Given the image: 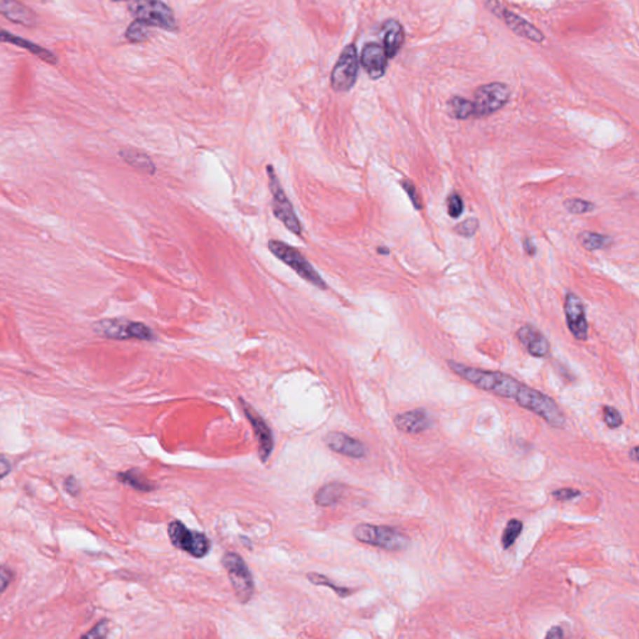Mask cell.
<instances>
[{"label":"cell","mask_w":639,"mask_h":639,"mask_svg":"<svg viewBox=\"0 0 639 639\" xmlns=\"http://www.w3.org/2000/svg\"><path fill=\"white\" fill-rule=\"evenodd\" d=\"M578 241L588 252L605 249L611 244V239L608 236L589 233V231H582L581 234L578 235Z\"/></svg>","instance_id":"obj_22"},{"label":"cell","mask_w":639,"mask_h":639,"mask_svg":"<svg viewBox=\"0 0 639 639\" xmlns=\"http://www.w3.org/2000/svg\"><path fill=\"white\" fill-rule=\"evenodd\" d=\"M497 15L502 18L504 23L507 24L508 28L511 29L514 34L531 40L533 43H542L544 40V35L541 33V30H538L535 25L525 22L523 18L518 17L517 14L502 8Z\"/></svg>","instance_id":"obj_17"},{"label":"cell","mask_w":639,"mask_h":639,"mask_svg":"<svg viewBox=\"0 0 639 639\" xmlns=\"http://www.w3.org/2000/svg\"><path fill=\"white\" fill-rule=\"evenodd\" d=\"M359 74V55L357 49L354 44H348L343 48V52L338 57L335 67L332 69L331 84L332 90L337 92H348L356 83Z\"/></svg>","instance_id":"obj_5"},{"label":"cell","mask_w":639,"mask_h":639,"mask_svg":"<svg viewBox=\"0 0 639 639\" xmlns=\"http://www.w3.org/2000/svg\"><path fill=\"white\" fill-rule=\"evenodd\" d=\"M114 1H129V0H114Z\"/></svg>","instance_id":"obj_41"},{"label":"cell","mask_w":639,"mask_h":639,"mask_svg":"<svg viewBox=\"0 0 639 639\" xmlns=\"http://www.w3.org/2000/svg\"><path fill=\"white\" fill-rule=\"evenodd\" d=\"M308 579H310V582H312L314 584L331 587L332 589H334L338 596H341V597H348V596L352 593L351 589H348V588L337 587L336 584L334 586L332 583L329 582V578H326V577L324 576H320V575H316V573L308 575Z\"/></svg>","instance_id":"obj_29"},{"label":"cell","mask_w":639,"mask_h":639,"mask_svg":"<svg viewBox=\"0 0 639 639\" xmlns=\"http://www.w3.org/2000/svg\"><path fill=\"white\" fill-rule=\"evenodd\" d=\"M0 41L9 43V44L19 46V48H23L27 52L32 53L33 55L40 57L43 62L50 64V65H57V57L54 53L48 50L43 46L35 44L30 40L24 39V38L18 36V35L12 34V33H8L4 29H0Z\"/></svg>","instance_id":"obj_19"},{"label":"cell","mask_w":639,"mask_h":639,"mask_svg":"<svg viewBox=\"0 0 639 639\" xmlns=\"http://www.w3.org/2000/svg\"><path fill=\"white\" fill-rule=\"evenodd\" d=\"M447 364L452 372L462 377L468 383H472L476 387L481 388L483 391H488L503 399H514L517 404L527 388L525 385L518 383L514 377L502 373V372L486 371L481 369L468 367V366L458 364L452 359L447 361Z\"/></svg>","instance_id":"obj_1"},{"label":"cell","mask_w":639,"mask_h":639,"mask_svg":"<svg viewBox=\"0 0 639 639\" xmlns=\"http://www.w3.org/2000/svg\"><path fill=\"white\" fill-rule=\"evenodd\" d=\"M223 565L228 572L236 597L242 603L249 602L254 594V581L244 559L239 554H226L224 556Z\"/></svg>","instance_id":"obj_8"},{"label":"cell","mask_w":639,"mask_h":639,"mask_svg":"<svg viewBox=\"0 0 639 639\" xmlns=\"http://www.w3.org/2000/svg\"><path fill=\"white\" fill-rule=\"evenodd\" d=\"M354 537L359 542L387 551H402L408 546V538L402 532L385 525H359L354 530Z\"/></svg>","instance_id":"obj_4"},{"label":"cell","mask_w":639,"mask_h":639,"mask_svg":"<svg viewBox=\"0 0 639 639\" xmlns=\"http://www.w3.org/2000/svg\"><path fill=\"white\" fill-rule=\"evenodd\" d=\"M383 49L388 59L399 54L405 43V32L402 25L394 19H390L383 25Z\"/></svg>","instance_id":"obj_20"},{"label":"cell","mask_w":639,"mask_h":639,"mask_svg":"<svg viewBox=\"0 0 639 639\" xmlns=\"http://www.w3.org/2000/svg\"><path fill=\"white\" fill-rule=\"evenodd\" d=\"M65 490L71 493V495H76L79 492V485L76 482V479L74 477H69L65 482Z\"/></svg>","instance_id":"obj_36"},{"label":"cell","mask_w":639,"mask_h":639,"mask_svg":"<svg viewBox=\"0 0 639 639\" xmlns=\"http://www.w3.org/2000/svg\"><path fill=\"white\" fill-rule=\"evenodd\" d=\"M450 108L452 115L457 119H468L474 115V104L463 97H453L450 102Z\"/></svg>","instance_id":"obj_25"},{"label":"cell","mask_w":639,"mask_h":639,"mask_svg":"<svg viewBox=\"0 0 639 639\" xmlns=\"http://www.w3.org/2000/svg\"><path fill=\"white\" fill-rule=\"evenodd\" d=\"M565 210L575 215H582L586 212H592L594 205L589 201L582 199H568L565 201Z\"/></svg>","instance_id":"obj_27"},{"label":"cell","mask_w":639,"mask_h":639,"mask_svg":"<svg viewBox=\"0 0 639 639\" xmlns=\"http://www.w3.org/2000/svg\"><path fill=\"white\" fill-rule=\"evenodd\" d=\"M95 330L102 336L116 340L137 338V340H154V334L148 326L140 322H132L128 320L108 319L95 324Z\"/></svg>","instance_id":"obj_9"},{"label":"cell","mask_w":639,"mask_h":639,"mask_svg":"<svg viewBox=\"0 0 639 639\" xmlns=\"http://www.w3.org/2000/svg\"><path fill=\"white\" fill-rule=\"evenodd\" d=\"M479 226V220L476 217H469V219L465 220L462 223L458 224L456 228H453V231L458 235H461V236L469 238V236H474L477 233Z\"/></svg>","instance_id":"obj_30"},{"label":"cell","mask_w":639,"mask_h":639,"mask_svg":"<svg viewBox=\"0 0 639 639\" xmlns=\"http://www.w3.org/2000/svg\"><path fill=\"white\" fill-rule=\"evenodd\" d=\"M242 406H244V411H245L246 416H247L249 421L252 425V427H254V432H255L257 444H259L260 458L263 461H266L268 457L270 456V453L273 451V446H274L271 431H270L266 422L263 421L261 417L257 415L256 412L252 410L250 406L246 405V404Z\"/></svg>","instance_id":"obj_13"},{"label":"cell","mask_w":639,"mask_h":639,"mask_svg":"<svg viewBox=\"0 0 639 639\" xmlns=\"http://www.w3.org/2000/svg\"><path fill=\"white\" fill-rule=\"evenodd\" d=\"M13 573L8 567L0 565V592H3L12 581Z\"/></svg>","instance_id":"obj_35"},{"label":"cell","mask_w":639,"mask_h":639,"mask_svg":"<svg viewBox=\"0 0 639 639\" xmlns=\"http://www.w3.org/2000/svg\"><path fill=\"white\" fill-rule=\"evenodd\" d=\"M0 14L12 23L24 27H34L38 23V17L33 9L18 0H0Z\"/></svg>","instance_id":"obj_15"},{"label":"cell","mask_w":639,"mask_h":639,"mask_svg":"<svg viewBox=\"0 0 639 639\" xmlns=\"http://www.w3.org/2000/svg\"><path fill=\"white\" fill-rule=\"evenodd\" d=\"M565 319L572 335L577 340L584 341L588 337V322L584 312V306L579 297L575 294H568L565 303Z\"/></svg>","instance_id":"obj_11"},{"label":"cell","mask_w":639,"mask_h":639,"mask_svg":"<svg viewBox=\"0 0 639 639\" xmlns=\"http://www.w3.org/2000/svg\"><path fill=\"white\" fill-rule=\"evenodd\" d=\"M119 479H121V481L125 482L128 485L132 486V487L139 488V490H143V491H150V488H151V486L146 485V482H144L143 479L135 476L134 472L120 474Z\"/></svg>","instance_id":"obj_32"},{"label":"cell","mask_w":639,"mask_h":639,"mask_svg":"<svg viewBox=\"0 0 639 639\" xmlns=\"http://www.w3.org/2000/svg\"><path fill=\"white\" fill-rule=\"evenodd\" d=\"M525 252H527L528 255H533V254H535V246L532 244L531 240H525Z\"/></svg>","instance_id":"obj_39"},{"label":"cell","mask_w":639,"mask_h":639,"mask_svg":"<svg viewBox=\"0 0 639 639\" xmlns=\"http://www.w3.org/2000/svg\"><path fill=\"white\" fill-rule=\"evenodd\" d=\"M565 634H563V629L561 627H554L552 629L548 631V633L546 634V638H562Z\"/></svg>","instance_id":"obj_38"},{"label":"cell","mask_w":639,"mask_h":639,"mask_svg":"<svg viewBox=\"0 0 639 639\" xmlns=\"http://www.w3.org/2000/svg\"><path fill=\"white\" fill-rule=\"evenodd\" d=\"M394 425L399 431L408 434H421L426 431L431 421L426 412L422 410L404 412L394 417Z\"/></svg>","instance_id":"obj_18"},{"label":"cell","mask_w":639,"mask_h":639,"mask_svg":"<svg viewBox=\"0 0 639 639\" xmlns=\"http://www.w3.org/2000/svg\"><path fill=\"white\" fill-rule=\"evenodd\" d=\"M11 472V463L6 461L4 457H0V479L6 477Z\"/></svg>","instance_id":"obj_37"},{"label":"cell","mask_w":639,"mask_h":639,"mask_svg":"<svg viewBox=\"0 0 639 639\" xmlns=\"http://www.w3.org/2000/svg\"><path fill=\"white\" fill-rule=\"evenodd\" d=\"M523 528V523L519 519H509L507 525L504 528L502 535V546L504 549H508L511 546H514L516 540L518 538Z\"/></svg>","instance_id":"obj_26"},{"label":"cell","mask_w":639,"mask_h":639,"mask_svg":"<svg viewBox=\"0 0 639 639\" xmlns=\"http://www.w3.org/2000/svg\"><path fill=\"white\" fill-rule=\"evenodd\" d=\"M268 172L270 190L273 194V212H274L275 217H277L280 221L284 224L291 233L300 236L303 234V228H301L300 220L297 219L290 200L286 196L285 191L281 186L279 179L276 177L271 166H268Z\"/></svg>","instance_id":"obj_6"},{"label":"cell","mask_w":639,"mask_h":639,"mask_svg":"<svg viewBox=\"0 0 639 639\" xmlns=\"http://www.w3.org/2000/svg\"><path fill=\"white\" fill-rule=\"evenodd\" d=\"M150 25H148L146 23H144L142 20H137L135 19L132 22L128 29H126L125 36L126 39L132 43H142V41H145L148 40L149 36H150Z\"/></svg>","instance_id":"obj_24"},{"label":"cell","mask_w":639,"mask_h":639,"mask_svg":"<svg viewBox=\"0 0 639 639\" xmlns=\"http://www.w3.org/2000/svg\"><path fill=\"white\" fill-rule=\"evenodd\" d=\"M519 343L525 346V350L535 357H546L549 354V343L544 335L535 329L533 326H522L517 331Z\"/></svg>","instance_id":"obj_16"},{"label":"cell","mask_w":639,"mask_h":639,"mask_svg":"<svg viewBox=\"0 0 639 639\" xmlns=\"http://www.w3.org/2000/svg\"><path fill=\"white\" fill-rule=\"evenodd\" d=\"M447 212L450 217L456 219L463 212V201L461 196L452 194L447 199Z\"/></svg>","instance_id":"obj_31"},{"label":"cell","mask_w":639,"mask_h":639,"mask_svg":"<svg viewBox=\"0 0 639 639\" xmlns=\"http://www.w3.org/2000/svg\"><path fill=\"white\" fill-rule=\"evenodd\" d=\"M603 420L610 428H618L622 426L623 420L621 412L613 406H603Z\"/></svg>","instance_id":"obj_28"},{"label":"cell","mask_w":639,"mask_h":639,"mask_svg":"<svg viewBox=\"0 0 639 639\" xmlns=\"http://www.w3.org/2000/svg\"><path fill=\"white\" fill-rule=\"evenodd\" d=\"M579 495H581V492L577 491L575 488H561L552 493V496L557 501H571L575 497L579 496Z\"/></svg>","instance_id":"obj_34"},{"label":"cell","mask_w":639,"mask_h":639,"mask_svg":"<svg viewBox=\"0 0 639 639\" xmlns=\"http://www.w3.org/2000/svg\"><path fill=\"white\" fill-rule=\"evenodd\" d=\"M638 452H639L638 446H635V447H634L633 450H632V451L629 452V456L632 457V460H633V461H638V460H639Z\"/></svg>","instance_id":"obj_40"},{"label":"cell","mask_w":639,"mask_h":639,"mask_svg":"<svg viewBox=\"0 0 639 639\" xmlns=\"http://www.w3.org/2000/svg\"><path fill=\"white\" fill-rule=\"evenodd\" d=\"M387 60L383 46L377 43H367L361 53V65L372 80L383 78L387 69Z\"/></svg>","instance_id":"obj_12"},{"label":"cell","mask_w":639,"mask_h":639,"mask_svg":"<svg viewBox=\"0 0 639 639\" xmlns=\"http://www.w3.org/2000/svg\"><path fill=\"white\" fill-rule=\"evenodd\" d=\"M325 444L332 451L343 456L362 458L366 455V447L362 442L341 432H330L326 434Z\"/></svg>","instance_id":"obj_14"},{"label":"cell","mask_w":639,"mask_h":639,"mask_svg":"<svg viewBox=\"0 0 639 639\" xmlns=\"http://www.w3.org/2000/svg\"><path fill=\"white\" fill-rule=\"evenodd\" d=\"M128 8L132 17L150 27H158L167 32H175L177 29L174 13L161 0H129Z\"/></svg>","instance_id":"obj_2"},{"label":"cell","mask_w":639,"mask_h":639,"mask_svg":"<svg viewBox=\"0 0 639 639\" xmlns=\"http://www.w3.org/2000/svg\"><path fill=\"white\" fill-rule=\"evenodd\" d=\"M345 487L338 482H331L321 487L314 496L315 502L321 507H329L338 502L343 496Z\"/></svg>","instance_id":"obj_21"},{"label":"cell","mask_w":639,"mask_h":639,"mask_svg":"<svg viewBox=\"0 0 639 639\" xmlns=\"http://www.w3.org/2000/svg\"><path fill=\"white\" fill-rule=\"evenodd\" d=\"M169 537L175 547L186 551L196 558H201L207 554L212 543L209 538L200 532L188 531V528L179 521H172L167 528Z\"/></svg>","instance_id":"obj_10"},{"label":"cell","mask_w":639,"mask_h":639,"mask_svg":"<svg viewBox=\"0 0 639 639\" xmlns=\"http://www.w3.org/2000/svg\"><path fill=\"white\" fill-rule=\"evenodd\" d=\"M402 186L405 188L406 193L410 196L412 204L415 205V207L416 209H422L423 202L422 200H421V195L417 191L416 186L413 185V183L410 181V180H405V181H402Z\"/></svg>","instance_id":"obj_33"},{"label":"cell","mask_w":639,"mask_h":639,"mask_svg":"<svg viewBox=\"0 0 639 639\" xmlns=\"http://www.w3.org/2000/svg\"><path fill=\"white\" fill-rule=\"evenodd\" d=\"M511 97V89L503 83H491L479 86L474 92V116H487L503 108Z\"/></svg>","instance_id":"obj_7"},{"label":"cell","mask_w":639,"mask_h":639,"mask_svg":"<svg viewBox=\"0 0 639 639\" xmlns=\"http://www.w3.org/2000/svg\"><path fill=\"white\" fill-rule=\"evenodd\" d=\"M121 156H123L130 165L137 167L139 170L148 172V174H154V164H153L151 160L149 159L146 155L142 154V153H139V151H134V150H128V151L121 153Z\"/></svg>","instance_id":"obj_23"},{"label":"cell","mask_w":639,"mask_h":639,"mask_svg":"<svg viewBox=\"0 0 639 639\" xmlns=\"http://www.w3.org/2000/svg\"><path fill=\"white\" fill-rule=\"evenodd\" d=\"M268 250L274 254L275 256L281 260L282 263H286L289 268H291L300 277L306 280L311 285L316 286L319 289L325 290L326 282L321 279L319 273L315 270L311 263H308L306 257L303 256L301 252L296 250L295 247L287 245L279 240H271L268 242Z\"/></svg>","instance_id":"obj_3"}]
</instances>
